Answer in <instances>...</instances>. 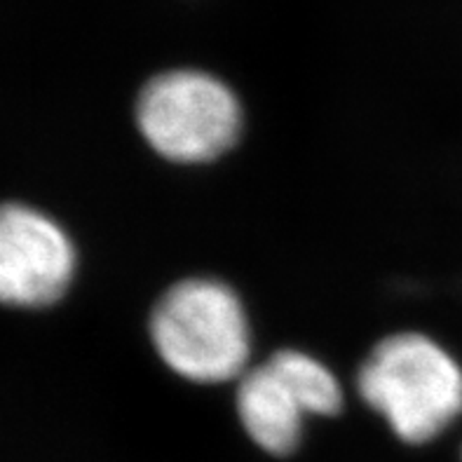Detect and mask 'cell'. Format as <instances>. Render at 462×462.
Segmentation results:
<instances>
[{"mask_svg": "<svg viewBox=\"0 0 462 462\" xmlns=\"http://www.w3.org/2000/svg\"><path fill=\"white\" fill-rule=\"evenodd\" d=\"M160 359L190 383L240 381L252 357V327L233 287L214 277H188L160 296L151 312Z\"/></svg>", "mask_w": 462, "mask_h": 462, "instance_id": "1", "label": "cell"}, {"mask_svg": "<svg viewBox=\"0 0 462 462\" xmlns=\"http://www.w3.org/2000/svg\"><path fill=\"white\" fill-rule=\"evenodd\" d=\"M76 273V249L57 221L26 205H0V303L47 308Z\"/></svg>", "mask_w": 462, "mask_h": 462, "instance_id": "4", "label": "cell"}, {"mask_svg": "<svg viewBox=\"0 0 462 462\" xmlns=\"http://www.w3.org/2000/svg\"><path fill=\"white\" fill-rule=\"evenodd\" d=\"M235 406L242 428L261 451L275 457L299 451L308 411L273 364H258L242 375Z\"/></svg>", "mask_w": 462, "mask_h": 462, "instance_id": "5", "label": "cell"}, {"mask_svg": "<svg viewBox=\"0 0 462 462\" xmlns=\"http://www.w3.org/2000/svg\"><path fill=\"white\" fill-rule=\"evenodd\" d=\"M136 125L152 151L176 164L214 162L237 143L245 113L237 94L207 70L151 78L136 101Z\"/></svg>", "mask_w": 462, "mask_h": 462, "instance_id": "3", "label": "cell"}, {"mask_svg": "<svg viewBox=\"0 0 462 462\" xmlns=\"http://www.w3.org/2000/svg\"><path fill=\"white\" fill-rule=\"evenodd\" d=\"M268 362L299 394L308 416H336L343 409V387L319 359L300 350H280Z\"/></svg>", "mask_w": 462, "mask_h": 462, "instance_id": "6", "label": "cell"}, {"mask_svg": "<svg viewBox=\"0 0 462 462\" xmlns=\"http://www.w3.org/2000/svg\"><path fill=\"white\" fill-rule=\"evenodd\" d=\"M359 397L406 444H428L462 416V366L425 334L383 338L357 374Z\"/></svg>", "mask_w": 462, "mask_h": 462, "instance_id": "2", "label": "cell"}]
</instances>
